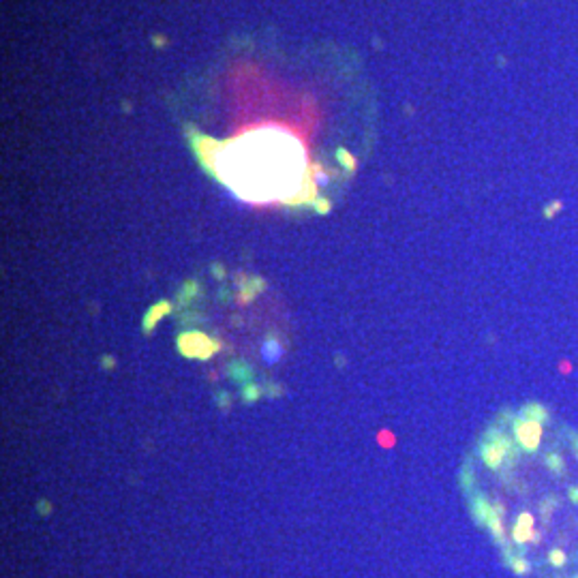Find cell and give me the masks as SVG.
I'll use <instances>...</instances> for the list:
<instances>
[{
  "mask_svg": "<svg viewBox=\"0 0 578 578\" xmlns=\"http://www.w3.org/2000/svg\"><path fill=\"white\" fill-rule=\"evenodd\" d=\"M214 176L251 204H291L311 193L309 156L300 139L285 129L259 127L214 144Z\"/></svg>",
  "mask_w": 578,
  "mask_h": 578,
  "instance_id": "1",
  "label": "cell"
},
{
  "mask_svg": "<svg viewBox=\"0 0 578 578\" xmlns=\"http://www.w3.org/2000/svg\"><path fill=\"white\" fill-rule=\"evenodd\" d=\"M512 430H514V439L518 441V447H521L525 454H536L542 446V424L533 422V420H525V418H514L512 420Z\"/></svg>",
  "mask_w": 578,
  "mask_h": 578,
  "instance_id": "2",
  "label": "cell"
},
{
  "mask_svg": "<svg viewBox=\"0 0 578 578\" xmlns=\"http://www.w3.org/2000/svg\"><path fill=\"white\" fill-rule=\"evenodd\" d=\"M486 439L493 441V444H497V446L501 447V450L505 452L507 461H510V467H514V465L518 463V456H521V447H516L514 439H512V437L507 435L505 430H501V429H497V426H493V429L486 430Z\"/></svg>",
  "mask_w": 578,
  "mask_h": 578,
  "instance_id": "3",
  "label": "cell"
},
{
  "mask_svg": "<svg viewBox=\"0 0 578 578\" xmlns=\"http://www.w3.org/2000/svg\"><path fill=\"white\" fill-rule=\"evenodd\" d=\"M533 522H536V518H533L529 512H521L516 518V525L512 529V540H514L516 544H521V546H525V544H531V536H533Z\"/></svg>",
  "mask_w": 578,
  "mask_h": 578,
  "instance_id": "4",
  "label": "cell"
},
{
  "mask_svg": "<svg viewBox=\"0 0 578 578\" xmlns=\"http://www.w3.org/2000/svg\"><path fill=\"white\" fill-rule=\"evenodd\" d=\"M480 456H482V461H484V465L488 469H493V471H497V469L503 465V461H505V452L501 450L499 446L497 444H493V441H484L482 446H480Z\"/></svg>",
  "mask_w": 578,
  "mask_h": 578,
  "instance_id": "5",
  "label": "cell"
},
{
  "mask_svg": "<svg viewBox=\"0 0 578 578\" xmlns=\"http://www.w3.org/2000/svg\"><path fill=\"white\" fill-rule=\"evenodd\" d=\"M521 418L533 420V422H538V424L544 426V424L550 422V411H548L546 405H542V403H538V401H529V403H525L521 407Z\"/></svg>",
  "mask_w": 578,
  "mask_h": 578,
  "instance_id": "6",
  "label": "cell"
},
{
  "mask_svg": "<svg viewBox=\"0 0 578 578\" xmlns=\"http://www.w3.org/2000/svg\"><path fill=\"white\" fill-rule=\"evenodd\" d=\"M471 512H473V518L480 522V525H484V522H488L490 514H493V505L488 503V499H486L484 495H475L473 503H471Z\"/></svg>",
  "mask_w": 578,
  "mask_h": 578,
  "instance_id": "7",
  "label": "cell"
},
{
  "mask_svg": "<svg viewBox=\"0 0 578 578\" xmlns=\"http://www.w3.org/2000/svg\"><path fill=\"white\" fill-rule=\"evenodd\" d=\"M488 529H490V536H493V540L499 546H505L507 544V538H505V529H503V521H501V514H497V512L493 510V514H490V518H488Z\"/></svg>",
  "mask_w": 578,
  "mask_h": 578,
  "instance_id": "8",
  "label": "cell"
},
{
  "mask_svg": "<svg viewBox=\"0 0 578 578\" xmlns=\"http://www.w3.org/2000/svg\"><path fill=\"white\" fill-rule=\"evenodd\" d=\"M544 463H546V467L555 475H563L565 473V461H563V456H561L559 452H548V454L544 456Z\"/></svg>",
  "mask_w": 578,
  "mask_h": 578,
  "instance_id": "9",
  "label": "cell"
},
{
  "mask_svg": "<svg viewBox=\"0 0 578 578\" xmlns=\"http://www.w3.org/2000/svg\"><path fill=\"white\" fill-rule=\"evenodd\" d=\"M507 561H510L512 572L518 576H527L529 572H531V563H529L525 557H507Z\"/></svg>",
  "mask_w": 578,
  "mask_h": 578,
  "instance_id": "10",
  "label": "cell"
},
{
  "mask_svg": "<svg viewBox=\"0 0 578 578\" xmlns=\"http://www.w3.org/2000/svg\"><path fill=\"white\" fill-rule=\"evenodd\" d=\"M555 507H559V499L555 495H550V497H546V499H542V503H540V514H542L544 522L550 521V514H553Z\"/></svg>",
  "mask_w": 578,
  "mask_h": 578,
  "instance_id": "11",
  "label": "cell"
},
{
  "mask_svg": "<svg viewBox=\"0 0 578 578\" xmlns=\"http://www.w3.org/2000/svg\"><path fill=\"white\" fill-rule=\"evenodd\" d=\"M548 563L553 565V568H563V565L568 563V555H565L561 548H553L548 553Z\"/></svg>",
  "mask_w": 578,
  "mask_h": 578,
  "instance_id": "12",
  "label": "cell"
},
{
  "mask_svg": "<svg viewBox=\"0 0 578 578\" xmlns=\"http://www.w3.org/2000/svg\"><path fill=\"white\" fill-rule=\"evenodd\" d=\"M263 358L268 362H277L280 358V347L274 341H268L266 347H263Z\"/></svg>",
  "mask_w": 578,
  "mask_h": 578,
  "instance_id": "13",
  "label": "cell"
},
{
  "mask_svg": "<svg viewBox=\"0 0 578 578\" xmlns=\"http://www.w3.org/2000/svg\"><path fill=\"white\" fill-rule=\"evenodd\" d=\"M165 313H167V304H163V306H154V309H152V313H150V317H148V319H146V328H148V330H150V328L154 326V321L159 319L161 315H165Z\"/></svg>",
  "mask_w": 578,
  "mask_h": 578,
  "instance_id": "14",
  "label": "cell"
},
{
  "mask_svg": "<svg viewBox=\"0 0 578 578\" xmlns=\"http://www.w3.org/2000/svg\"><path fill=\"white\" fill-rule=\"evenodd\" d=\"M559 210H561V202H553V204H548V206L544 208V217H546V219H553L555 214L559 212Z\"/></svg>",
  "mask_w": 578,
  "mask_h": 578,
  "instance_id": "15",
  "label": "cell"
},
{
  "mask_svg": "<svg viewBox=\"0 0 578 578\" xmlns=\"http://www.w3.org/2000/svg\"><path fill=\"white\" fill-rule=\"evenodd\" d=\"M568 497L574 505H578V486H570L568 488Z\"/></svg>",
  "mask_w": 578,
  "mask_h": 578,
  "instance_id": "16",
  "label": "cell"
},
{
  "mask_svg": "<svg viewBox=\"0 0 578 578\" xmlns=\"http://www.w3.org/2000/svg\"><path fill=\"white\" fill-rule=\"evenodd\" d=\"M570 441H572V446H574V450L578 452V430H572L570 433Z\"/></svg>",
  "mask_w": 578,
  "mask_h": 578,
  "instance_id": "17",
  "label": "cell"
},
{
  "mask_svg": "<svg viewBox=\"0 0 578 578\" xmlns=\"http://www.w3.org/2000/svg\"><path fill=\"white\" fill-rule=\"evenodd\" d=\"M542 542V533L540 531H533V536H531V544H540Z\"/></svg>",
  "mask_w": 578,
  "mask_h": 578,
  "instance_id": "18",
  "label": "cell"
},
{
  "mask_svg": "<svg viewBox=\"0 0 578 578\" xmlns=\"http://www.w3.org/2000/svg\"><path fill=\"white\" fill-rule=\"evenodd\" d=\"M572 578H578V574H574V576H572Z\"/></svg>",
  "mask_w": 578,
  "mask_h": 578,
  "instance_id": "19",
  "label": "cell"
},
{
  "mask_svg": "<svg viewBox=\"0 0 578 578\" xmlns=\"http://www.w3.org/2000/svg\"><path fill=\"white\" fill-rule=\"evenodd\" d=\"M576 458H578V452H576Z\"/></svg>",
  "mask_w": 578,
  "mask_h": 578,
  "instance_id": "20",
  "label": "cell"
}]
</instances>
